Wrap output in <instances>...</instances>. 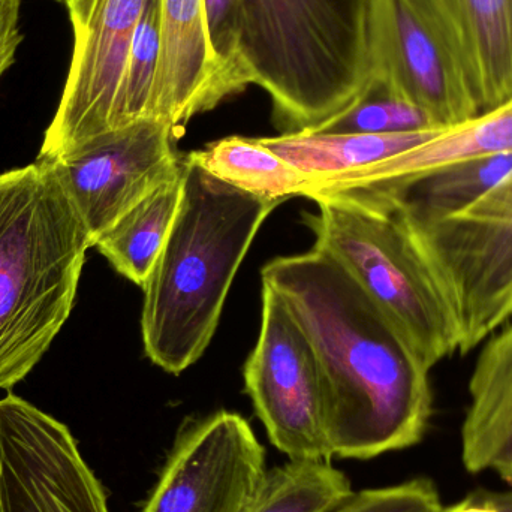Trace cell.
I'll return each instance as SVG.
<instances>
[{
  "label": "cell",
  "mask_w": 512,
  "mask_h": 512,
  "mask_svg": "<svg viewBox=\"0 0 512 512\" xmlns=\"http://www.w3.org/2000/svg\"><path fill=\"white\" fill-rule=\"evenodd\" d=\"M245 388L271 445L289 460L330 462L315 352L288 304L262 283L261 331Z\"/></svg>",
  "instance_id": "obj_7"
},
{
  "label": "cell",
  "mask_w": 512,
  "mask_h": 512,
  "mask_svg": "<svg viewBox=\"0 0 512 512\" xmlns=\"http://www.w3.org/2000/svg\"><path fill=\"white\" fill-rule=\"evenodd\" d=\"M204 12L213 53L231 95H237L251 84L240 56L242 0H204Z\"/></svg>",
  "instance_id": "obj_24"
},
{
  "label": "cell",
  "mask_w": 512,
  "mask_h": 512,
  "mask_svg": "<svg viewBox=\"0 0 512 512\" xmlns=\"http://www.w3.org/2000/svg\"><path fill=\"white\" fill-rule=\"evenodd\" d=\"M511 170L512 153H504L456 162L403 182L358 189L387 198L412 227L421 228L465 212Z\"/></svg>",
  "instance_id": "obj_17"
},
{
  "label": "cell",
  "mask_w": 512,
  "mask_h": 512,
  "mask_svg": "<svg viewBox=\"0 0 512 512\" xmlns=\"http://www.w3.org/2000/svg\"><path fill=\"white\" fill-rule=\"evenodd\" d=\"M57 2L63 3V5L66 6L69 2H71V0H57Z\"/></svg>",
  "instance_id": "obj_29"
},
{
  "label": "cell",
  "mask_w": 512,
  "mask_h": 512,
  "mask_svg": "<svg viewBox=\"0 0 512 512\" xmlns=\"http://www.w3.org/2000/svg\"><path fill=\"white\" fill-rule=\"evenodd\" d=\"M444 129L387 135L288 132L279 137L258 140L292 167L306 174L312 180V186L319 180L354 173L408 152Z\"/></svg>",
  "instance_id": "obj_18"
},
{
  "label": "cell",
  "mask_w": 512,
  "mask_h": 512,
  "mask_svg": "<svg viewBox=\"0 0 512 512\" xmlns=\"http://www.w3.org/2000/svg\"><path fill=\"white\" fill-rule=\"evenodd\" d=\"M348 477L325 460H288L268 469L248 512H325L345 498Z\"/></svg>",
  "instance_id": "obj_21"
},
{
  "label": "cell",
  "mask_w": 512,
  "mask_h": 512,
  "mask_svg": "<svg viewBox=\"0 0 512 512\" xmlns=\"http://www.w3.org/2000/svg\"><path fill=\"white\" fill-rule=\"evenodd\" d=\"M463 465L493 471L512 486V325L486 343L469 381Z\"/></svg>",
  "instance_id": "obj_16"
},
{
  "label": "cell",
  "mask_w": 512,
  "mask_h": 512,
  "mask_svg": "<svg viewBox=\"0 0 512 512\" xmlns=\"http://www.w3.org/2000/svg\"><path fill=\"white\" fill-rule=\"evenodd\" d=\"M21 2L23 0H0V80L14 65L24 39L20 26Z\"/></svg>",
  "instance_id": "obj_26"
},
{
  "label": "cell",
  "mask_w": 512,
  "mask_h": 512,
  "mask_svg": "<svg viewBox=\"0 0 512 512\" xmlns=\"http://www.w3.org/2000/svg\"><path fill=\"white\" fill-rule=\"evenodd\" d=\"M412 228L450 297L466 354L512 316V170L460 215Z\"/></svg>",
  "instance_id": "obj_6"
},
{
  "label": "cell",
  "mask_w": 512,
  "mask_h": 512,
  "mask_svg": "<svg viewBox=\"0 0 512 512\" xmlns=\"http://www.w3.org/2000/svg\"><path fill=\"white\" fill-rule=\"evenodd\" d=\"M176 129L144 119L99 135L51 162L83 216L93 246L122 216L182 171Z\"/></svg>",
  "instance_id": "obj_11"
},
{
  "label": "cell",
  "mask_w": 512,
  "mask_h": 512,
  "mask_svg": "<svg viewBox=\"0 0 512 512\" xmlns=\"http://www.w3.org/2000/svg\"><path fill=\"white\" fill-rule=\"evenodd\" d=\"M182 194L183 165L174 179L159 186L105 231L93 248L117 273L143 288L170 236Z\"/></svg>",
  "instance_id": "obj_19"
},
{
  "label": "cell",
  "mask_w": 512,
  "mask_h": 512,
  "mask_svg": "<svg viewBox=\"0 0 512 512\" xmlns=\"http://www.w3.org/2000/svg\"><path fill=\"white\" fill-rule=\"evenodd\" d=\"M318 213L304 222L313 249L337 262L399 328L432 370L460 351V327L450 297L414 228L387 198L366 189L310 195Z\"/></svg>",
  "instance_id": "obj_5"
},
{
  "label": "cell",
  "mask_w": 512,
  "mask_h": 512,
  "mask_svg": "<svg viewBox=\"0 0 512 512\" xmlns=\"http://www.w3.org/2000/svg\"><path fill=\"white\" fill-rule=\"evenodd\" d=\"M90 248L51 162L0 174V390L35 369L68 321Z\"/></svg>",
  "instance_id": "obj_3"
},
{
  "label": "cell",
  "mask_w": 512,
  "mask_h": 512,
  "mask_svg": "<svg viewBox=\"0 0 512 512\" xmlns=\"http://www.w3.org/2000/svg\"><path fill=\"white\" fill-rule=\"evenodd\" d=\"M442 512H499L492 504L486 490H477L457 504L444 507Z\"/></svg>",
  "instance_id": "obj_27"
},
{
  "label": "cell",
  "mask_w": 512,
  "mask_h": 512,
  "mask_svg": "<svg viewBox=\"0 0 512 512\" xmlns=\"http://www.w3.org/2000/svg\"><path fill=\"white\" fill-rule=\"evenodd\" d=\"M188 159L240 191L280 204L303 197L312 183L258 138L227 137L189 153Z\"/></svg>",
  "instance_id": "obj_20"
},
{
  "label": "cell",
  "mask_w": 512,
  "mask_h": 512,
  "mask_svg": "<svg viewBox=\"0 0 512 512\" xmlns=\"http://www.w3.org/2000/svg\"><path fill=\"white\" fill-rule=\"evenodd\" d=\"M276 201L240 191L183 158V194L144 283L141 334L153 364L180 375L209 348L240 264Z\"/></svg>",
  "instance_id": "obj_2"
},
{
  "label": "cell",
  "mask_w": 512,
  "mask_h": 512,
  "mask_svg": "<svg viewBox=\"0 0 512 512\" xmlns=\"http://www.w3.org/2000/svg\"><path fill=\"white\" fill-rule=\"evenodd\" d=\"M161 51V0H150L138 24L129 50L114 131L144 119H152L153 92Z\"/></svg>",
  "instance_id": "obj_23"
},
{
  "label": "cell",
  "mask_w": 512,
  "mask_h": 512,
  "mask_svg": "<svg viewBox=\"0 0 512 512\" xmlns=\"http://www.w3.org/2000/svg\"><path fill=\"white\" fill-rule=\"evenodd\" d=\"M369 63L370 81L417 105L442 128L480 114L465 75L411 0H369Z\"/></svg>",
  "instance_id": "obj_12"
},
{
  "label": "cell",
  "mask_w": 512,
  "mask_h": 512,
  "mask_svg": "<svg viewBox=\"0 0 512 512\" xmlns=\"http://www.w3.org/2000/svg\"><path fill=\"white\" fill-rule=\"evenodd\" d=\"M444 129L426 111L382 84L370 81L363 95L342 113L313 129L315 134H408Z\"/></svg>",
  "instance_id": "obj_22"
},
{
  "label": "cell",
  "mask_w": 512,
  "mask_h": 512,
  "mask_svg": "<svg viewBox=\"0 0 512 512\" xmlns=\"http://www.w3.org/2000/svg\"><path fill=\"white\" fill-rule=\"evenodd\" d=\"M261 277L315 352L331 459L369 460L417 445L432 418L430 369L357 282L316 249L273 259Z\"/></svg>",
  "instance_id": "obj_1"
},
{
  "label": "cell",
  "mask_w": 512,
  "mask_h": 512,
  "mask_svg": "<svg viewBox=\"0 0 512 512\" xmlns=\"http://www.w3.org/2000/svg\"><path fill=\"white\" fill-rule=\"evenodd\" d=\"M240 56L285 134L313 131L369 86V0H242Z\"/></svg>",
  "instance_id": "obj_4"
},
{
  "label": "cell",
  "mask_w": 512,
  "mask_h": 512,
  "mask_svg": "<svg viewBox=\"0 0 512 512\" xmlns=\"http://www.w3.org/2000/svg\"><path fill=\"white\" fill-rule=\"evenodd\" d=\"M150 0H71L74 50L59 107L36 161H54L114 131L135 30Z\"/></svg>",
  "instance_id": "obj_8"
},
{
  "label": "cell",
  "mask_w": 512,
  "mask_h": 512,
  "mask_svg": "<svg viewBox=\"0 0 512 512\" xmlns=\"http://www.w3.org/2000/svg\"><path fill=\"white\" fill-rule=\"evenodd\" d=\"M230 96L210 44L204 0H161V51L152 119L177 131Z\"/></svg>",
  "instance_id": "obj_13"
},
{
  "label": "cell",
  "mask_w": 512,
  "mask_h": 512,
  "mask_svg": "<svg viewBox=\"0 0 512 512\" xmlns=\"http://www.w3.org/2000/svg\"><path fill=\"white\" fill-rule=\"evenodd\" d=\"M438 489L427 478H415L396 486L358 490L340 499L325 512H442Z\"/></svg>",
  "instance_id": "obj_25"
},
{
  "label": "cell",
  "mask_w": 512,
  "mask_h": 512,
  "mask_svg": "<svg viewBox=\"0 0 512 512\" xmlns=\"http://www.w3.org/2000/svg\"><path fill=\"white\" fill-rule=\"evenodd\" d=\"M267 472L251 424L213 412L180 427L141 512H248Z\"/></svg>",
  "instance_id": "obj_9"
},
{
  "label": "cell",
  "mask_w": 512,
  "mask_h": 512,
  "mask_svg": "<svg viewBox=\"0 0 512 512\" xmlns=\"http://www.w3.org/2000/svg\"><path fill=\"white\" fill-rule=\"evenodd\" d=\"M468 81L480 114L512 99V0H411Z\"/></svg>",
  "instance_id": "obj_14"
},
{
  "label": "cell",
  "mask_w": 512,
  "mask_h": 512,
  "mask_svg": "<svg viewBox=\"0 0 512 512\" xmlns=\"http://www.w3.org/2000/svg\"><path fill=\"white\" fill-rule=\"evenodd\" d=\"M0 512H110L71 430L12 393L0 399Z\"/></svg>",
  "instance_id": "obj_10"
},
{
  "label": "cell",
  "mask_w": 512,
  "mask_h": 512,
  "mask_svg": "<svg viewBox=\"0 0 512 512\" xmlns=\"http://www.w3.org/2000/svg\"><path fill=\"white\" fill-rule=\"evenodd\" d=\"M512 153V99L474 119L444 129L426 143L354 173L313 183L303 197L388 185L421 176L456 162Z\"/></svg>",
  "instance_id": "obj_15"
},
{
  "label": "cell",
  "mask_w": 512,
  "mask_h": 512,
  "mask_svg": "<svg viewBox=\"0 0 512 512\" xmlns=\"http://www.w3.org/2000/svg\"><path fill=\"white\" fill-rule=\"evenodd\" d=\"M486 492L499 512H512V486L505 492H492V490H486Z\"/></svg>",
  "instance_id": "obj_28"
}]
</instances>
